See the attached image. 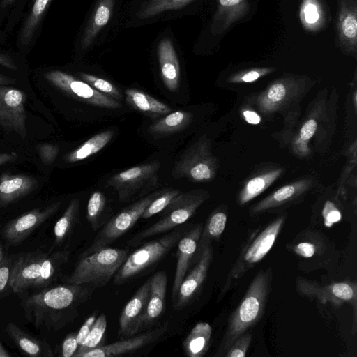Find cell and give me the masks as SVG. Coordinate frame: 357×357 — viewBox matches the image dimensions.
Segmentation results:
<instances>
[{"label": "cell", "mask_w": 357, "mask_h": 357, "mask_svg": "<svg viewBox=\"0 0 357 357\" xmlns=\"http://www.w3.org/2000/svg\"><path fill=\"white\" fill-rule=\"evenodd\" d=\"M69 250H59L47 255L43 261L40 275L33 287H43L54 280L70 258Z\"/></svg>", "instance_id": "29"}, {"label": "cell", "mask_w": 357, "mask_h": 357, "mask_svg": "<svg viewBox=\"0 0 357 357\" xmlns=\"http://www.w3.org/2000/svg\"><path fill=\"white\" fill-rule=\"evenodd\" d=\"M17 158V154L15 151L0 152V166L13 162Z\"/></svg>", "instance_id": "51"}, {"label": "cell", "mask_w": 357, "mask_h": 357, "mask_svg": "<svg viewBox=\"0 0 357 357\" xmlns=\"http://www.w3.org/2000/svg\"><path fill=\"white\" fill-rule=\"evenodd\" d=\"M61 202L45 208H36L10 221L2 229L5 241L10 244H19L36 229L53 215L60 208Z\"/></svg>", "instance_id": "12"}, {"label": "cell", "mask_w": 357, "mask_h": 357, "mask_svg": "<svg viewBox=\"0 0 357 357\" xmlns=\"http://www.w3.org/2000/svg\"><path fill=\"white\" fill-rule=\"evenodd\" d=\"M259 76L260 73L258 70H252L244 73L241 77V80L245 82H253Z\"/></svg>", "instance_id": "52"}, {"label": "cell", "mask_w": 357, "mask_h": 357, "mask_svg": "<svg viewBox=\"0 0 357 357\" xmlns=\"http://www.w3.org/2000/svg\"><path fill=\"white\" fill-rule=\"evenodd\" d=\"M128 255L122 248L106 247L79 260L65 281L70 284H84L93 288L106 285L112 279Z\"/></svg>", "instance_id": "3"}, {"label": "cell", "mask_w": 357, "mask_h": 357, "mask_svg": "<svg viewBox=\"0 0 357 357\" xmlns=\"http://www.w3.org/2000/svg\"><path fill=\"white\" fill-rule=\"evenodd\" d=\"M296 288L301 296L316 298L322 303H329L335 306L349 303L356 306L357 289L355 283L344 281L322 286L303 278H298Z\"/></svg>", "instance_id": "10"}, {"label": "cell", "mask_w": 357, "mask_h": 357, "mask_svg": "<svg viewBox=\"0 0 357 357\" xmlns=\"http://www.w3.org/2000/svg\"><path fill=\"white\" fill-rule=\"evenodd\" d=\"M126 100L137 110L148 113L153 116L167 114L172 109L165 103L150 95L134 89L125 91Z\"/></svg>", "instance_id": "27"}, {"label": "cell", "mask_w": 357, "mask_h": 357, "mask_svg": "<svg viewBox=\"0 0 357 357\" xmlns=\"http://www.w3.org/2000/svg\"><path fill=\"white\" fill-rule=\"evenodd\" d=\"M15 0H2L1 6L6 7L11 3H13Z\"/></svg>", "instance_id": "56"}, {"label": "cell", "mask_w": 357, "mask_h": 357, "mask_svg": "<svg viewBox=\"0 0 357 357\" xmlns=\"http://www.w3.org/2000/svg\"><path fill=\"white\" fill-rule=\"evenodd\" d=\"M243 115L245 120L251 124H258L260 122V117L252 111H245Z\"/></svg>", "instance_id": "53"}, {"label": "cell", "mask_w": 357, "mask_h": 357, "mask_svg": "<svg viewBox=\"0 0 357 357\" xmlns=\"http://www.w3.org/2000/svg\"><path fill=\"white\" fill-rule=\"evenodd\" d=\"M339 47L346 54H356L357 50L356 0H339L336 23Z\"/></svg>", "instance_id": "16"}, {"label": "cell", "mask_w": 357, "mask_h": 357, "mask_svg": "<svg viewBox=\"0 0 357 357\" xmlns=\"http://www.w3.org/2000/svg\"><path fill=\"white\" fill-rule=\"evenodd\" d=\"M97 317L98 313L94 312L85 320L79 331L77 333V342L79 347L82 346L86 342Z\"/></svg>", "instance_id": "46"}, {"label": "cell", "mask_w": 357, "mask_h": 357, "mask_svg": "<svg viewBox=\"0 0 357 357\" xmlns=\"http://www.w3.org/2000/svg\"><path fill=\"white\" fill-rule=\"evenodd\" d=\"M79 348L77 342V333H68L64 338L61 345V356L63 357H72Z\"/></svg>", "instance_id": "45"}, {"label": "cell", "mask_w": 357, "mask_h": 357, "mask_svg": "<svg viewBox=\"0 0 357 357\" xmlns=\"http://www.w3.org/2000/svg\"><path fill=\"white\" fill-rule=\"evenodd\" d=\"M213 258V248L210 245L203 250L192 270L183 280L173 303L176 310L183 308L198 292L207 275Z\"/></svg>", "instance_id": "15"}, {"label": "cell", "mask_w": 357, "mask_h": 357, "mask_svg": "<svg viewBox=\"0 0 357 357\" xmlns=\"http://www.w3.org/2000/svg\"><path fill=\"white\" fill-rule=\"evenodd\" d=\"M317 127V122L314 119L308 120L301 130V138L303 140L309 139L314 134Z\"/></svg>", "instance_id": "49"}, {"label": "cell", "mask_w": 357, "mask_h": 357, "mask_svg": "<svg viewBox=\"0 0 357 357\" xmlns=\"http://www.w3.org/2000/svg\"><path fill=\"white\" fill-rule=\"evenodd\" d=\"M203 198L193 192H181L162 211L163 217L151 226L137 232L127 242L137 246L144 240L165 233L185 222L202 203Z\"/></svg>", "instance_id": "6"}, {"label": "cell", "mask_w": 357, "mask_h": 357, "mask_svg": "<svg viewBox=\"0 0 357 357\" xmlns=\"http://www.w3.org/2000/svg\"><path fill=\"white\" fill-rule=\"evenodd\" d=\"M315 237L306 236L299 240H296L291 245V250L297 255L310 258L317 253L321 247L318 245V241L314 240Z\"/></svg>", "instance_id": "40"}, {"label": "cell", "mask_w": 357, "mask_h": 357, "mask_svg": "<svg viewBox=\"0 0 357 357\" xmlns=\"http://www.w3.org/2000/svg\"><path fill=\"white\" fill-rule=\"evenodd\" d=\"M51 1L52 0H35L20 33L22 45H25L30 43Z\"/></svg>", "instance_id": "34"}, {"label": "cell", "mask_w": 357, "mask_h": 357, "mask_svg": "<svg viewBox=\"0 0 357 357\" xmlns=\"http://www.w3.org/2000/svg\"><path fill=\"white\" fill-rule=\"evenodd\" d=\"M106 328V315L105 313H101L95 320L86 342L78 348L73 357H79L80 354L101 346V342L105 335Z\"/></svg>", "instance_id": "37"}, {"label": "cell", "mask_w": 357, "mask_h": 357, "mask_svg": "<svg viewBox=\"0 0 357 357\" xmlns=\"http://www.w3.org/2000/svg\"><path fill=\"white\" fill-rule=\"evenodd\" d=\"M106 206V197L100 191L93 192L86 207V219L93 231L99 230L105 223L102 220Z\"/></svg>", "instance_id": "36"}, {"label": "cell", "mask_w": 357, "mask_h": 357, "mask_svg": "<svg viewBox=\"0 0 357 357\" xmlns=\"http://www.w3.org/2000/svg\"><path fill=\"white\" fill-rule=\"evenodd\" d=\"M185 231L184 228L174 229L128 255L113 278L114 284L122 285L162 260L177 245Z\"/></svg>", "instance_id": "4"}, {"label": "cell", "mask_w": 357, "mask_h": 357, "mask_svg": "<svg viewBox=\"0 0 357 357\" xmlns=\"http://www.w3.org/2000/svg\"><path fill=\"white\" fill-rule=\"evenodd\" d=\"M158 57L165 86L169 91H176L180 80V66L171 40L163 38L160 40L158 47Z\"/></svg>", "instance_id": "22"}, {"label": "cell", "mask_w": 357, "mask_h": 357, "mask_svg": "<svg viewBox=\"0 0 357 357\" xmlns=\"http://www.w3.org/2000/svg\"><path fill=\"white\" fill-rule=\"evenodd\" d=\"M37 185V180L32 176L3 174L0 177V206H6L29 195Z\"/></svg>", "instance_id": "20"}, {"label": "cell", "mask_w": 357, "mask_h": 357, "mask_svg": "<svg viewBox=\"0 0 357 357\" xmlns=\"http://www.w3.org/2000/svg\"><path fill=\"white\" fill-rule=\"evenodd\" d=\"M167 324L160 327L146 331L109 344L101 345L89 350L79 357H113L137 351L144 347L158 341L167 332Z\"/></svg>", "instance_id": "14"}, {"label": "cell", "mask_w": 357, "mask_h": 357, "mask_svg": "<svg viewBox=\"0 0 357 357\" xmlns=\"http://www.w3.org/2000/svg\"><path fill=\"white\" fill-rule=\"evenodd\" d=\"M44 76L54 86L82 102L107 109H117L121 106L116 100L66 73L52 70L46 73Z\"/></svg>", "instance_id": "9"}, {"label": "cell", "mask_w": 357, "mask_h": 357, "mask_svg": "<svg viewBox=\"0 0 357 357\" xmlns=\"http://www.w3.org/2000/svg\"><path fill=\"white\" fill-rule=\"evenodd\" d=\"M11 267L8 259H3L0 264V293L10 287Z\"/></svg>", "instance_id": "47"}, {"label": "cell", "mask_w": 357, "mask_h": 357, "mask_svg": "<svg viewBox=\"0 0 357 357\" xmlns=\"http://www.w3.org/2000/svg\"><path fill=\"white\" fill-rule=\"evenodd\" d=\"M6 331L16 346L26 356L32 357H53L50 344L45 340L26 333L13 322H9Z\"/></svg>", "instance_id": "23"}, {"label": "cell", "mask_w": 357, "mask_h": 357, "mask_svg": "<svg viewBox=\"0 0 357 357\" xmlns=\"http://www.w3.org/2000/svg\"><path fill=\"white\" fill-rule=\"evenodd\" d=\"M299 18L304 29L316 33L323 29L328 21V11L323 0H301Z\"/></svg>", "instance_id": "25"}, {"label": "cell", "mask_w": 357, "mask_h": 357, "mask_svg": "<svg viewBox=\"0 0 357 357\" xmlns=\"http://www.w3.org/2000/svg\"><path fill=\"white\" fill-rule=\"evenodd\" d=\"M202 149L201 145L195 146L183 153L175 163L172 175L174 178L187 177L196 181L209 179L212 170L202 156Z\"/></svg>", "instance_id": "19"}, {"label": "cell", "mask_w": 357, "mask_h": 357, "mask_svg": "<svg viewBox=\"0 0 357 357\" xmlns=\"http://www.w3.org/2000/svg\"><path fill=\"white\" fill-rule=\"evenodd\" d=\"M150 292V278L144 282L123 309L119 319L118 336L127 338L142 328Z\"/></svg>", "instance_id": "13"}, {"label": "cell", "mask_w": 357, "mask_h": 357, "mask_svg": "<svg viewBox=\"0 0 357 357\" xmlns=\"http://www.w3.org/2000/svg\"><path fill=\"white\" fill-rule=\"evenodd\" d=\"M114 0H99L92 18L84 31L82 48H87L93 41L100 31L108 23L112 14Z\"/></svg>", "instance_id": "28"}, {"label": "cell", "mask_w": 357, "mask_h": 357, "mask_svg": "<svg viewBox=\"0 0 357 357\" xmlns=\"http://www.w3.org/2000/svg\"><path fill=\"white\" fill-rule=\"evenodd\" d=\"M202 227L196 225L185 231L177 243V262L174 273L172 301L174 303L180 285L184 279L191 262L193 261L197 251L198 241L202 233Z\"/></svg>", "instance_id": "18"}, {"label": "cell", "mask_w": 357, "mask_h": 357, "mask_svg": "<svg viewBox=\"0 0 357 357\" xmlns=\"http://www.w3.org/2000/svg\"><path fill=\"white\" fill-rule=\"evenodd\" d=\"M36 151L44 165H52L59 153V147L57 145L43 143L36 146Z\"/></svg>", "instance_id": "43"}, {"label": "cell", "mask_w": 357, "mask_h": 357, "mask_svg": "<svg viewBox=\"0 0 357 357\" xmlns=\"http://www.w3.org/2000/svg\"><path fill=\"white\" fill-rule=\"evenodd\" d=\"M227 219V215L224 212H215L210 216L202 228L192 261L197 260L203 250L210 245L212 241L219 239L225 230Z\"/></svg>", "instance_id": "32"}, {"label": "cell", "mask_w": 357, "mask_h": 357, "mask_svg": "<svg viewBox=\"0 0 357 357\" xmlns=\"http://www.w3.org/2000/svg\"><path fill=\"white\" fill-rule=\"evenodd\" d=\"M47 253L36 250L20 257L11 268L10 287L20 293L33 287L40 275L41 265Z\"/></svg>", "instance_id": "17"}, {"label": "cell", "mask_w": 357, "mask_h": 357, "mask_svg": "<svg viewBox=\"0 0 357 357\" xmlns=\"http://www.w3.org/2000/svg\"><path fill=\"white\" fill-rule=\"evenodd\" d=\"M211 335L212 328L208 323H197L183 342L185 354L189 357L203 356L210 347Z\"/></svg>", "instance_id": "26"}, {"label": "cell", "mask_w": 357, "mask_h": 357, "mask_svg": "<svg viewBox=\"0 0 357 357\" xmlns=\"http://www.w3.org/2000/svg\"><path fill=\"white\" fill-rule=\"evenodd\" d=\"M113 135L112 130H106L93 135L81 146L68 153L64 160L68 163H74L96 154L110 142Z\"/></svg>", "instance_id": "30"}, {"label": "cell", "mask_w": 357, "mask_h": 357, "mask_svg": "<svg viewBox=\"0 0 357 357\" xmlns=\"http://www.w3.org/2000/svg\"><path fill=\"white\" fill-rule=\"evenodd\" d=\"M3 259V252L1 245H0V264Z\"/></svg>", "instance_id": "57"}, {"label": "cell", "mask_w": 357, "mask_h": 357, "mask_svg": "<svg viewBox=\"0 0 357 357\" xmlns=\"http://www.w3.org/2000/svg\"><path fill=\"white\" fill-rule=\"evenodd\" d=\"M195 0H149L137 12L141 19L150 18L169 10L179 9Z\"/></svg>", "instance_id": "35"}, {"label": "cell", "mask_w": 357, "mask_h": 357, "mask_svg": "<svg viewBox=\"0 0 357 357\" xmlns=\"http://www.w3.org/2000/svg\"><path fill=\"white\" fill-rule=\"evenodd\" d=\"M247 0H218V6L213 20V32L220 33L243 18L249 12Z\"/></svg>", "instance_id": "24"}, {"label": "cell", "mask_w": 357, "mask_h": 357, "mask_svg": "<svg viewBox=\"0 0 357 357\" xmlns=\"http://www.w3.org/2000/svg\"><path fill=\"white\" fill-rule=\"evenodd\" d=\"M91 294L84 284L60 285L32 294L21 302L26 319L36 328L58 330L77 314Z\"/></svg>", "instance_id": "1"}, {"label": "cell", "mask_w": 357, "mask_h": 357, "mask_svg": "<svg viewBox=\"0 0 357 357\" xmlns=\"http://www.w3.org/2000/svg\"><path fill=\"white\" fill-rule=\"evenodd\" d=\"M161 192H154L142 197L111 218L99 229L89 246L79 257L109 247L110 244L124 235L141 218L146 208Z\"/></svg>", "instance_id": "8"}, {"label": "cell", "mask_w": 357, "mask_h": 357, "mask_svg": "<svg viewBox=\"0 0 357 357\" xmlns=\"http://www.w3.org/2000/svg\"><path fill=\"white\" fill-rule=\"evenodd\" d=\"M79 75L83 81L102 93H106L115 99H121V92L110 82L85 73H81Z\"/></svg>", "instance_id": "39"}, {"label": "cell", "mask_w": 357, "mask_h": 357, "mask_svg": "<svg viewBox=\"0 0 357 357\" xmlns=\"http://www.w3.org/2000/svg\"><path fill=\"white\" fill-rule=\"evenodd\" d=\"M160 167L158 160L135 166L112 175L107 184L117 192L121 202L139 198L158 186Z\"/></svg>", "instance_id": "7"}, {"label": "cell", "mask_w": 357, "mask_h": 357, "mask_svg": "<svg viewBox=\"0 0 357 357\" xmlns=\"http://www.w3.org/2000/svg\"><path fill=\"white\" fill-rule=\"evenodd\" d=\"M191 117V114L183 111L169 113L151 124L149 128V132L155 135H169L178 132L188 125Z\"/></svg>", "instance_id": "33"}, {"label": "cell", "mask_w": 357, "mask_h": 357, "mask_svg": "<svg viewBox=\"0 0 357 357\" xmlns=\"http://www.w3.org/2000/svg\"><path fill=\"white\" fill-rule=\"evenodd\" d=\"M167 276L160 271L150 278V292L142 328L147 327L158 320L165 308Z\"/></svg>", "instance_id": "21"}, {"label": "cell", "mask_w": 357, "mask_h": 357, "mask_svg": "<svg viewBox=\"0 0 357 357\" xmlns=\"http://www.w3.org/2000/svg\"><path fill=\"white\" fill-rule=\"evenodd\" d=\"M26 100L24 91L10 86L0 85V126L22 138L26 135Z\"/></svg>", "instance_id": "11"}, {"label": "cell", "mask_w": 357, "mask_h": 357, "mask_svg": "<svg viewBox=\"0 0 357 357\" xmlns=\"http://www.w3.org/2000/svg\"><path fill=\"white\" fill-rule=\"evenodd\" d=\"M11 354L4 348L0 341V357H10Z\"/></svg>", "instance_id": "55"}, {"label": "cell", "mask_w": 357, "mask_h": 357, "mask_svg": "<svg viewBox=\"0 0 357 357\" xmlns=\"http://www.w3.org/2000/svg\"><path fill=\"white\" fill-rule=\"evenodd\" d=\"M252 335L245 332L233 342L224 356L226 357H244L252 342Z\"/></svg>", "instance_id": "42"}, {"label": "cell", "mask_w": 357, "mask_h": 357, "mask_svg": "<svg viewBox=\"0 0 357 357\" xmlns=\"http://www.w3.org/2000/svg\"><path fill=\"white\" fill-rule=\"evenodd\" d=\"M322 214L324 220V223L327 227H331L334 223L338 222L342 217L339 210L331 202L326 203Z\"/></svg>", "instance_id": "44"}, {"label": "cell", "mask_w": 357, "mask_h": 357, "mask_svg": "<svg viewBox=\"0 0 357 357\" xmlns=\"http://www.w3.org/2000/svg\"><path fill=\"white\" fill-rule=\"evenodd\" d=\"M271 271L260 270L245 295L229 319L226 332L215 355L221 356L237 337L247 332L262 317L271 289Z\"/></svg>", "instance_id": "2"}, {"label": "cell", "mask_w": 357, "mask_h": 357, "mask_svg": "<svg viewBox=\"0 0 357 357\" xmlns=\"http://www.w3.org/2000/svg\"><path fill=\"white\" fill-rule=\"evenodd\" d=\"M284 222L280 217L264 228L259 234H252L241 250L240 255L229 272L220 297L229 290L232 283L240 278L246 271L259 263L273 246Z\"/></svg>", "instance_id": "5"}, {"label": "cell", "mask_w": 357, "mask_h": 357, "mask_svg": "<svg viewBox=\"0 0 357 357\" xmlns=\"http://www.w3.org/2000/svg\"><path fill=\"white\" fill-rule=\"evenodd\" d=\"M266 177L258 176L251 179L240 197V202L244 204L261 192L268 185Z\"/></svg>", "instance_id": "41"}, {"label": "cell", "mask_w": 357, "mask_h": 357, "mask_svg": "<svg viewBox=\"0 0 357 357\" xmlns=\"http://www.w3.org/2000/svg\"><path fill=\"white\" fill-rule=\"evenodd\" d=\"M15 79L0 74V85H8L15 83Z\"/></svg>", "instance_id": "54"}, {"label": "cell", "mask_w": 357, "mask_h": 357, "mask_svg": "<svg viewBox=\"0 0 357 357\" xmlns=\"http://www.w3.org/2000/svg\"><path fill=\"white\" fill-rule=\"evenodd\" d=\"M180 193L181 192L176 189L161 192L146 208L141 218H149L162 212L172 200Z\"/></svg>", "instance_id": "38"}, {"label": "cell", "mask_w": 357, "mask_h": 357, "mask_svg": "<svg viewBox=\"0 0 357 357\" xmlns=\"http://www.w3.org/2000/svg\"><path fill=\"white\" fill-rule=\"evenodd\" d=\"M286 94V89L282 84L277 83L271 86L268 92V98L272 102L281 100Z\"/></svg>", "instance_id": "48"}, {"label": "cell", "mask_w": 357, "mask_h": 357, "mask_svg": "<svg viewBox=\"0 0 357 357\" xmlns=\"http://www.w3.org/2000/svg\"><path fill=\"white\" fill-rule=\"evenodd\" d=\"M79 200L73 199L61 217L54 227V236L56 245L63 243L71 235L75 225L79 220Z\"/></svg>", "instance_id": "31"}, {"label": "cell", "mask_w": 357, "mask_h": 357, "mask_svg": "<svg viewBox=\"0 0 357 357\" xmlns=\"http://www.w3.org/2000/svg\"><path fill=\"white\" fill-rule=\"evenodd\" d=\"M0 65L10 70H17V67L8 55L0 53Z\"/></svg>", "instance_id": "50"}]
</instances>
